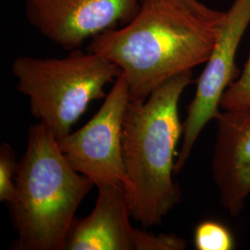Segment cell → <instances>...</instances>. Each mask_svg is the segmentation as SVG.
Returning <instances> with one entry per match:
<instances>
[{"label":"cell","instance_id":"cell-6","mask_svg":"<svg viewBox=\"0 0 250 250\" xmlns=\"http://www.w3.org/2000/svg\"><path fill=\"white\" fill-rule=\"evenodd\" d=\"M250 23V0H234L225 12L214 48L198 78L194 99L188 105V115L183 124L182 146L175 161V174L183 170L206 125L219 114L224 92L238 76L235 58Z\"/></svg>","mask_w":250,"mask_h":250},{"label":"cell","instance_id":"cell-10","mask_svg":"<svg viewBox=\"0 0 250 250\" xmlns=\"http://www.w3.org/2000/svg\"><path fill=\"white\" fill-rule=\"evenodd\" d=\"M194 244L197 250H232L235 242L231 231L223 224L204 221L198 224L194 233Z\"/></svg>","mask_w":250,"mask_h":250},{"label":"cell","instance_id":"cell-11","mask_svg":"<svg viewBox=\"0 0 250 250\" xmlns=\"http://www.w3.org/2000/svg\"><path fill=\"white\" fill-rule=\"evenodd\" d=\"M247 107H250V52L241 74L232 81L220 102L223 110Z\"/></svg>","mask_w":250,"mask_h":250},{"label":"cell","instance_id":"cell-7","mask_svg":"<svg viewBox=\"0 0 250 250\" xmlns=\"http://www.w3.org/2000/svg\"><path fill=\"white\" fill-rule=\"evenodd\" d=\"M94 209L75 219L65 250H184L187 242L175 234H154L131 224L132 218L123 186L99 185Z\"/></svg>","mask_w":250,"mask_h":250},{"label":"cell","instance_id":"cell-2","mask_svg":"<svg viewBox=\"0 0 250 250\" xmlns=\"http://www.w3.org/2000/svg\"><path fill=\"white\" fill-rule=\"evenodd\" d=\"M192 71L164 83L145 101H130L123 130L125 192L132 218L145 228L161 225L182 193L173 180L177 146L184 127L180 98Z\"/></svg>","mask_w":250,"mask_h":250},{"label":"cell","instance_id":"cell-3","mask_svg":"<svg viewBox=\"0 0 250 250\" xmlns=\"http://www.w3.org/2000/svg\"><path fill=\"white\" fill-rule=\"evenodd\" d=\"M9 203L20 250H65L76 211L95 184L75 170L43 123L28 130Z\"/></svg>","mask_w":250,"mask_h":250},{"label":"cell","instance_id":"cell-13","mask_svg":"<svg viewBox=\"0 0 250 250\" xmlns=\"http://www.w3.org/2000/svg\"><path fill=\"white\" fill-rule=\"evenodd\" d=\"M180 2H183L185 4H187L188 6H190L193 9H197L199 11H203V12H208L211 9L208 8L205 5H203L202 3H200L198 0H178Z\"/></svg>","mask_w":250,"mask_h":250},{"label":"cell","instance_id":"cell-5","mask_svg":"<svg viewBox=\"0 0 250 250\" xmlns=\"http://www.w3.org/2000/svg\"><path fill=\"white\" fill-rule=\"evenodd\" d=\"M129 102L128 84L121 74L89 122L59 141L70 164L96 187L105 184L126 187L123 130Z\"/></svg>","mask_w":250,"mask_h":250},{"label":"cell","instance_id":"cell-8","mask_svg":"<svg viewBox=\"0 0 250 250\" xmlns=\"http://www.w3.org/2000/svg\"><path fill=\"white\" fill-rule=\"evenodd\" d=\"M141 0H25L28 22L65 50L83 44L137 14Z\"/></svg>","mask_w":250,"mask_h":250},{"label":"cell","instance_id":"cell-4","mask_svg":"<svg viewBox=\"0 0 250 250\" xmlns=\"http://www.w3.org/2000/svg\"><path fill=\"white\" fill-rule=\"evenodd\" d=\"M11 72L17 90L29 98L32 115L58 141L72 133L91 102L106 98L105 86L122 74L106 58L79 49L61 59L21 56Z\"/></svg>","mask_w":250,"mask_h":250},{"label":"cell","instance_id":"cell-9","mask_svg":"<svg viewBox=\"0 0 250 250\" xmlns=\"http://www.w3.org/2000/svg\"><path fill=\"white\" fill-rule=\"evenodd\" d=\"M211 172L221 204L232 216L250 194V107L220 111Z\"/></svg>","mask_w":250,"mask_h":250},{"label":"cell","instance_id":"cell-12","mask_svg":"<svg viewBox=\"0 0 250 250\" xmlns=\"http://www.w3.org/2000/svg\"><path fill=\"white\" fill-rule=\"evenodd\" d=\"M18 163L15 154L8 143L0 147V201L10 203L15 196V178Z\"/></svg>","mask_w":250,"mask_h":250},{"label":"cell","instance_id":"cell-1","mask_svg":"<svg viewBox=\"0 0 250 250\" xmlns=\"http://www.w3.org/2000/svg\"><path fill=\"white\" fill-rule=\"evenodd\" d=\"M224 17L178 0H141L134 18L94 37L87 51L121 70L130 101H145L167 81L208 62Z\"/></svg>","mask_w":250,"mask_h":250}]
</instances>
